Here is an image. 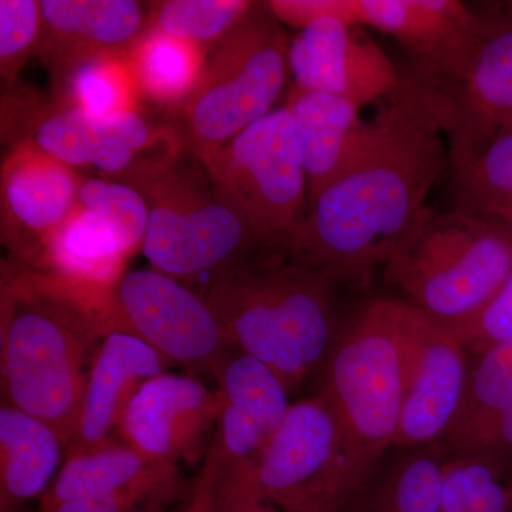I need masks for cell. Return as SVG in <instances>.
<instances>
[{"mask_svg":"<svg viewBox=\"0 0 512 512\" xmlns=\"http://www.w3.org/2000/svg\"><path fill=\"white\" fill-rule=\"evenodd\" d=\"M430 87L417 73L379 101L339 177L309 204L289 249L330 278H357L386 265L426 210L450 167Z\"/></svg>","mask_w":512,"mask_h":512,"instance_id":"6da1fadb","label":"cell"},{"mask_svg":"<svg viewBox=\"0 0 512 512\" xmlns=\"http://www.w3.org/2000/svg\"><path fill=\"white\" fill-rule=\"evenodd\" d=\"M110 298L16 259L2 261V403L52 424L67 448L94 356L113 329Z\"/></svg>","mask_w":512,"mask_h":512,"instance_id":"7a4b0ae2","label":"cell"},{"mask_svg":"<svg viewBox=\"0 0 512 512\" xmlns=\"http://www.w3.org/2000/svg\"><path fill=\"white\" fill-rule=\"evenodd\" d=\"M335 282L289 249L256 247L211 276L202 296L229 345L271 367L292 393L332 343Z\"/></svg>","mask_w":512,"mask_h":512,"instance_id":"3957f363","label":"cell"},{"mask_svg":"<svg viewBox=\"0 0 512 512\" xmlns=\"http://www.w3.org/2000/svg\"><path fill=\"white\" fill-rule=\"evenodd\" d=\"M2 136L10 146L28 143L74 170L94 168L104 180L137 191L156 183L190 148L187 131L143 109L94 117L29 90H8L2 99Z\"/></svg>","mask_w":512,"mask_h":512,"instance_id":"277c9868","label":"cell"},{"mask_svg":"<svg viewBox=\"0 0 512 512\" xmlns=\"http://www.w3.org/2000/svg\"><path fill=\"white\" fill-rule=\"evenodd\" d=\"M386 275L410 305L446 326L474 315L512 272V234L497 221L427 207Z\"/></svg>","mask_w":512,"mask_h":512,"instance_id":"5b68a950","label":"cell"},{"mask_svg":"<svg viewBox=\"0 0 512 512\" xmlns=\"http://www.w3.org/2000/svg\"><path fill=\"white\" fill-rule=\"evenodd\" d=\"M409 313V302L375 299L329 356L322 396L367 466L393 447L399 427L409 370Z\"/></svg>","mask_w":512,"mask_h":512,"instance_id":"8992f818","label":"cell"},{"mask_svg":"<svg viewBox=\"0 0 512 512\" xmlns=\"http://www.w3.org/2000/svg\"><path fill=\"white\" fill-rule=\"evenodd\" d=\"M289 42L268 2H254L214 49L184 104L185 131L201 160L274 110L288 79Z\"/></svg>","mask_w":512,"mask_h":512,"instance_id":"52a82bcc","label":"cell"},{"mask_svg":"<svg viewBox=\"0 0 512 512\" xmlns=\"http://www.w3.org/2000/svg\"><path fill=\"white\" fill-rule=\"evenodd\" d=\"M141 194L150 211L144 255L151 268L184 284L207 282L262 247L244 218L215 188L191 147Z\"/></svg>","mask_w":512,"mask_h":512,"instance_id":"ba28073f","label":"cell"},{"mask_svg":"<svg viewBox=\"0 0 512 512\" xmlns=\"http://www.w3.org/2000/svg\"><path fill=\"white\" fill-rule=\"evenodd\" d=\"M262 247L291 249L309 210L308 177L288 107L272 110L201 160Z\"/></svg>","mask_w":512,"mask_h":512,"instance_id":"9c48e42d","label":"cell"},{"mask_svg":"<svg viewBox=\"0 0 512 512\" xmlns=\"http://www.w3.org/2000/svg\"><path fill=\"white\" fill-rule=\"evenodd\" d=\"M367 467L322 394L292 403L254 461L259 493L282 512H338Z\"/></svg>","mask_w":512,"mask_h":512,"instance_id":"30bf717a","label":"cell"},{"mask_svg":"<svg viewBox=\"0 0 512 512\" xmlns=\"http://www.w3.org/2000/svg\"><path fill=\"white\" fill-rule=\"evenodd\" d=\"M269 6L279 22L298 30L330 16L393 36L416 55L414 72L430 79L457 73L485 29L457 0H271Z\"/></svg>","mask_w":512,"mask_h":512,"instance_id":"8fae6325","label":"cell"},{"mask_svg":"<svg viewBox=\"0 0 512 512\" xmlns=\"http://www.w3.org/2000/svg\"><path fill=\"white\" fill-rule=\"evenodd\" d=\"M113 329L151 346L168 365L214 377L235 349L204 296L157 269L127 271L111 292Z\"/></svg>","mask_w":512,"mask_h":512,"instance_id":"7c38bea8","label":"cell"},{"mask_svg":"<svg viewBox=\"0 0 512 512\" xmlns=\"http://www.w3.org/2000/svg\"><path fill=\"white\" fill-rule=\"evenodd\" d=\"M421 77L448 138L450 168L466 163L512 130V22L485 23L467 62L453 76Z\"/></svg>","mask_w":512,"mask_h":512,"instance_id":"4fadbf2b","label":"cell"},{"mask_svg":"<svg viewBox=\"0 0 512 512\" xmlns=\"http://www.w3.org/2000/svg\"><path fill=\"white\" fill-rule=\"evenodd\" d=\"M180 487V467L150 460L113 437L67 451L39 512H160Z\"/></svg>","mask_w":512,"mask_h":512,"instance_id":"5bb4252c","label":"cell"},{"mask_svg":"<svg viewBox=\"0 0 512 512\" xmlns=\"http://www.w3.org/2000/svg\"><path fill=\"white\" fill-rule=\"evenodd\" d=\"M220 393L192 375L164 372L140 387L121 417L116 437L150 460H204L220 416Z\"/></svg>","mask_w":512,"mask_h":512,"instance_id":"9a60e30c","label":"cell"},{"mask_svg":"<svg viewBox=\"0 0 512 512\" xmlns=\"http://www.w3.org/2000/svg\"><path fill=\"white\" fill-rule=\"evenodd\" d=\"M288 63L293 89L343 97L360 110L392 94L403 80L362 26L330 16L293 36Z\"/></svg>","mask_w":512,"mask_h":512,"instance_id":"2e32d148","label":"cell"},{"mask_svg":"<svg viewBox=\"0 0 512 512\" xmlns=\"http://www.w3.org/2000/svg\"><path fill=\"white\" fill-rule=\"evenodd\" d=\"M84 175L28 143L13 144L0 178L2 241L13 259L42 268L50 239L69 218Z\"/></svg>","mask_w":512,"mask_h":512,"instance_id":"e0dca14e","label":"cell"},{"mask_svg":"<svg viewBox=\"0 0 512 512\" xmlns=\"http://www.w3.org/2000/svg\"><path fill=\"white\" fill-rule=\"evenodd\" d=\"M464 349L447 326L410 305L407 392L393 447L419 446L450 431L470 376Z\"/></svg>","mask_w":512,"mask_h":512,"instance_id":"ac0fdd59","label":"cell"},{"mask_svg":"<svg viewBox=\"0 0 512 512\" xmlns=\"http://www.w3.org/2000/svg\"><path fill=\"white\" fill-rule=\"evenodd\" d=\"M36 55L53 77L103 56H128L148 26L150 6L134 0H42Z\"/></svg>","mask_w":512,"mask_h":512,"instance_id":"d6986e66","label":"cell"},{"mask_svg":"<svg viewBox=\"0 0 512 512\" xmlns=\"http://www.w3.org/2000/svg\"><path fill=\"white\" fill-rule=\"evenodd\" d=\"M214 380L221 409L212 446L224 466L256 460L291 409V392L271 367L239 350Z\"/></svg>","mask_w":512,"mask_h":512,"instance_id":"ffe728a7","label":"cell"},{"mask_svg":"<svg viewBox=\"0 0 512 512\" xmlns=\"http://www.w3.org/2000/svg\"><path fill=\"white\" fill-rule=\"evenodd\" d=\"M168 366L137 336L111 329L87 375L76 434L67 451L97 446L116 437L121 417L140 387L167 372Z\"/></svg>","mask_w":512,"mask_h":512,"instance_id":"44dd1931","label":"cell"},{"mask_svg":"<svg viewBox=\"0 0 512 512\" xmlns=\"http://www.w3.org/2000/svg\"><path fill=\"white\" fill-rule=\"evenodd\" d=\"M134 254L114 225L77 202L47 244L39 271L94 295L110 296Z\"/></svg>","mask_w":512,"mask_h":512,"instance_id":"7402d4cb","label":"cell"},{"mask_svg":"<svg viewBox=\"0 0 512 512\" xmlns=\"http://www.w3.org/2000/svg\"><path fill=\"white\" fill-rule=\"evenodd\" d=\"M291 113L308 177L309 204L332 184L355 150L365 121L359 107L333 94L291 89Z\"/></svg>","mask_w":512,"mask_h":512,"instance_id":"603a6c76","label":"cell"},{"mask_svg":"<svg viewBox=\"0 0 512 512\" xmlns=\"http://www.w3.org/2000/svg\"><path fill=\"white\" fill-rule=\"evenodd\" d=\"M55 427L2 403L0 407V511L42 500L66 460Z\"/></svg>","mask_w":512,"mask_h":512,"instance_id":"cb8c5ba5","label":"cell"},{"mask_svg":"<svg viewBox=\"0 0 512 512\" xmlns=\"http://www.w3.org/2000/svg\"><path fill=\"white\" fill-rule=\"evenodd\" d=\"M141 100L180 107L197 89L207 53L185 40L147 28L128 53Z\"/></svg>","mask_w":512,"mask_h":512,"instance_id":"d4e9b609","label":"cell"},{"mask_svg":"<svg viewBox=\"0 0 512 512\" xmlns=\"http://www.w3.org/2000/svg\"><path fill=\"white\" fill-rule=\"evenodd\" d=\"M55 103L94 117L141 110L140 92L128 56L86 60L53 77Z\"/></svg>","mask_w":512,"mask_h":512,"instance_id":"484cf974","label":"cell"},{"mask_svg":"<svg viewBox=\"0 0 512 512\" xmlns=\"http://www.w3.org/2000/svg\"><path fill=\"white\" fill-rule=\"evenodd\" d=\"M248 0H165L151 3L147 28L197 45L207 53L245 18Z\"/></svg>","mask_w":512,"mask_h":512,"instance_id":"4316f807","label":"cell"},{"mask_svg":"<svg viewBox=\"0 0 512 512\" xmlns=\"http://www.w3.org/2000/svg\"><path fill=\"white\" fill-rule=\"evenodd\" d=\"M457 211L484 217L512 198V130L493 138L466 163L453 167Z\"/></svg>","mask_w":512,"mask_h":512,"instance_id":"83f0119b","label":"cell"},{"mask_svg":"<svg viewBox=\"0 0 512 512\" xmlns=\"http://www.w3.org/2000/svg\"><path fill=\"white\" fill-rule=\"evenodd\" d=\"M512 404V339L488 349L468 376L466 396L448 433L460 440Z\"/></svg>","mask_w":512,"mask_h":512,"instance_id":"f1b7e54d","label":"cell"},{"mask_svg":"<svg viewBox=\"0 0 512 512\" xmlns=\"http://www.w3.org/2000/svg\"><path fill=\"white\" fill-rule=\"evenodd\" d=\"M79 204L114 225L136 254L143 251L150 211L140 191L116 181L86 177L80 188Z\"/></svg>","mask_w":512,"mask_h":512,"instance_id":"f546056e","label":"cell"},{"mask_svg":"<svg viewBox=\"0 0 512 512\" xmlns=\"http://www.w3.org/2000/svg\"><path fill=\"white\" fill-rule=\"evenodd\" d=\"M42 28L40 2L0 0V74L6 89L18 87L20 72L36 55Z\"/></svg>","mask_w":512,"mask_h":512,"instance_id":"4dcf8cb0","label":"cell"},{"mask_svg":"<svg viewBox=\"0 0 512 512\" xmlns=\"http://www.w3.org/2000/svg\"><path fill=\"white\" fill-rule=\"evenodd\" d=\"M441 512H507V494L487 464L454 461L443 467Z\"/></svg>","mask_w":512,"mask_h":512,"instance_id":"1f68e13d","label":"cell"},{"mask_svg":"<svg viewBox=\"0 0 512 512\" xmlns=\"http://www.w3.org/2000/svg\"><path fill=\"white\" fill-rule=\"evenodd\" d=\"M443 467L430 457L407 461L390 478L383 512H441Z\"/></svg>","mask_w":512,"mask_h":512,"instance_id":"d6a6232c","label":"cell"},{"mask_svg":"<svg viewBox=\"0 0 512 512\" xmlns=\"http://www.w3.org/2000/svg\"><path fill=\"white\" fill-rule=\"evenodd\" d=\"M443 325V323H441ZM446 326V325H444ZM464 348L487 352L512 339V272L504 285L471 318L447 326Z\"/></svg>","mask_w":512,"mask_h":512,"instance_id":"836d02e7","label":"cell"},{"mask_svg":"<svg viewBox=\"0 0 512 512\" xmlns=\"http://www.w3.org/2000/svg\"><path fill=\"white\" fill-rule=\"evenodd\" d=\"M254 461L224 466L215 498L217 512H282L259 493Z\"/></svg>","mask_w":512,"mask_h":512,"instance_id":"e575fe53","label":"cell"},{"mask_svg":"<svg viewBox=\"0 0 512 512\" xmlns=\"http://www.w3.org/2000/svg\"><path fill=\"white\" fill-rule=\"evenodd\" d=\"M224 470V461L217 448L210 446L207 456L202 460L200 478L195 484L188 504L180 512H217V487Z\"/></svg>","mask_w":512,"mask_h":512,"instance_id":"d590c367","label":"cell"},{"mask_svg":"<svg viewBox=\"0 0 512 512\" xmlns=\"http://www.w3.org/2000/svg\"><path fill=\"white\" fill-rule=\"evenodd\" d=\"M456 443L470 450H512V404Z\"/></svg>","mask_w":512,"mask_h":512,"instance_id":"8d00e7d4","label":"cell"},{"mask_svg":"<svg viewBox=\"0 0 512 512\" xmlns=\"http://www.w3.org/2000/svg\"><path fill=\"white\" fill-rule=\"evenodd\" d=\"M0 512H26V511H25V507H22V508H13V510H5V511H0Z\"/></svg>","mask_w":512,"mask_h":512,"instance_id":"74e56055","label":"cell"}]
</instances>
